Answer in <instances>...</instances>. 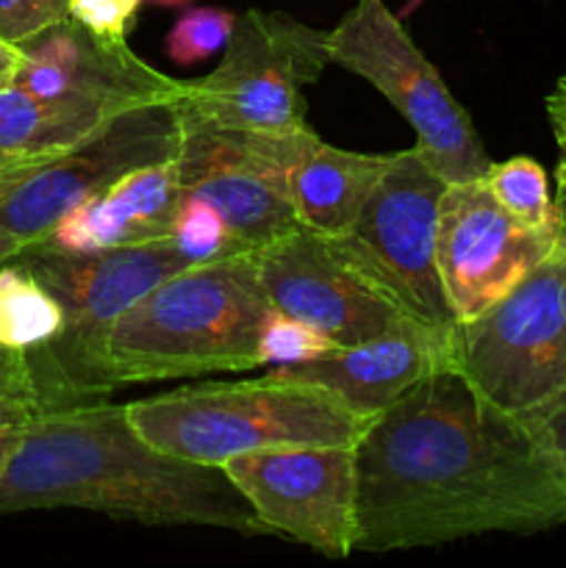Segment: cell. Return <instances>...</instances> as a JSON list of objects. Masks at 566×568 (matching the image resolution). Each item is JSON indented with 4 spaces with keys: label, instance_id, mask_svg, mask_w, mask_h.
Segmentation results:
<instances>
[{
    "label": "cell",
    "instance_id": "cell-27",
    "mask_svg": "<svg viewBox=\"0 0 566 568\" xmlns=\"http://www.w3.org/2000/svg\"><path fill=\"white\" fill-rule=\"evenodd\" d=\"M549 128L558 144V166H555V211H558L560 236H566V75L558 78L553 92L544 100Z\"/></svg>",
    "mask_w": 566,
    "mask_h": 568
},
{
    "label": "cell",
    "instance_id": "cell-25",
    "mask_svg": "<svg viewBox=\"0 0 566 568\" xmlns=\"http://www.w3.org/2000/svg\"><path fill=\"white\" fill-rule=\"evenodd\" d=\"M142 0H67V14L109 42H128Z\"/></svg>",
    "mask_w": 566,
    "mask_h": 568
},
{
    "label": "cell",
    "instance_id": "cell-5",
    "mask_svg": "<svg viewBox=\"0 0 566 568\" xmlns=\"http://www.w3.org/2000/svg\"><path fill=\"white\" fill-rule=\"evenodd\" d=\"M17 258L64 308L59 336L48 347L28 353L39 410L72 408L109 397L117 383L105 358V342L114 322L155 283L194 264L172 239L87 255L28 244Z\"/></svg>",
    "mask_w": 566,
    "mask_h": 568
},
{
    "label": "cell",
    "instance_id": "cell-11",
    "mask_svg": "<svg viewBox=\"0 0 566 568\" xmlns=\"http://www.w3.org/2000/svg\"><path fill=\"white\" fill-rule=\"evenodd\" d=\"M272 536L344 560L358 544L355 447H281L220 466Z\"/></svg>",
    "mask_w": 566,
    "mask_h": 568
},
{
    "label": "cell",
    "instance_id": "cell-3",
    "mask_svg": "<svg viewBox=\"0 0 566 568\" xmlns=\"http://www.w3.org/2000/svg\"><path fill=\"white\" fill-rule=\"evenodd\" d=\"M272 303L253 255L183 266L137 300L105 342L117 386L259 369Z\"/></svg>",
    "mask_w": 566,
    "mask_h": 568
},
{
    "label": "cell",
    "instance_id": "cell-30",
    "mask_svg": "<svg viewBox=\"0 0 566 568\" xmlns=\"http://www.w3.org/2000/svg\"><path fill=\"white\" fill-rule=\"evenodd\" d=\"M544 430H547L549 444H553V449L558 453L560 466H564V471H566V403L560 405V408L555 410L547 422H544Z\"/></svg>",
    "mask_w": 566,
    "mask_h": 568
},
{
    "label": "cell",
    "instance_id": "cell-15",
    "mask_svg": "<svg viewBox=\"0 0 566 568\" xmlns=\"http://www.w3.org/2000/svg\"><path fill=\"white\" fill-rule=\"evenodd\" d=\"M11 87L37 98H81L111 109L181 98L183 81L139 59L128 42L94 37L72 17L26 39Z\"/></svg>",
    "mask_w": 566,
    "mask_h": 568
},
{
    "label": "cell",
    "instance_id": "cell-18",
    "mask_svg": "<svg viewBox=\"0 0 566 568\" xmlns=\"http://www.w3.org/2000/svg\"><path fill=\"white\" fill-rule=\"evenodd\" d=\"M111 114L117 109L94 100L37 98L11 83L0 87V159H50L87 139Z\"/></svg>",
    "mask_w": 566,
    "mask_h": 568
},
{
    "label": "cell",
    "instance_id": "cell-34",
    "mask_svg": "<svg viewBox=\"0 0 566 568\" xmlns=\"http://www.w3.org/2000/svg\"><path fill=\"white\" fill-rule=\"evenodd\" d=\"M148 3H155V6H183V3H192V0H148Z\"/></svg>",
    "mask_w": 566,
    "mask_h": 568
},
{
    "label": "cell",
    "instance_id": "cell-19",
    "mask_svg": "<svg viewBox=\"0 0 566 568\" xmlns=\"http://www.w3.org/2000/svg\"><path fill=\"white\" fill-rule=\"evenodd\" d=\"M64 308L55 294L22 264H0V344L20 353H37L59 336Z\"/></svg>",
    "mask_w": 566,
    "mask_h": 568
},
{
    "label": "cell",
    "instance_id": "cell-32",
    "mask_svg": "<svg viewBox=\"0 0 566 568\" xmlns=\"http://www.w3.org/2000/svg\"><path fill=\"white\" fill-rule=\"evenodd\" d=\"M20 250H22V244L17 242V239H11L9 233L0 231V264L17 258V255H20Z\"/></svg>",
    "mask_w": 566,
    "mask_h": 568
},
{
    "label": "cell",
    "instance_id": "cell-14",
    "mask_svg": "<svg viewBox=\"0 0 566 568\" xmlns=\"http://www.w3.org/2000/svg\"><path fill=\"white\" fill-rule=\"evenodd\" d=\"M178 155L183 194L205 200L228 225L242 255L303 231L289 209L261 131H225L186 120Z\"/></svg>",
    "mask_w": 566,
    "mask_h": 568
},
{
    "label": "cell",
    "instance_id": "cell-13",
    "mask_svg": "<svg viewBox=\"0 0 566 568\" xmlns=\"http://www.w3.org/2000/svg\"><path fill=\"white\" fill-rule=\"evenodd\" d=\"M253 261L272 308L311 325L336 347L370 342L405 320L325 236L294 231L259 250Z\"/></svg>",
    "mask_w": 566,
    "mask_h": 568
},
{
    "label": "cell",
    "instance_id": "cell-20",
    "mask_svg": "<svg viewBox=\"0 0 566 568\" xmlns=\"http://www.w3.org/2000/svg\"><path fill=\"white\" fill-rule=\"evenodd\" d=\"M105 194L117 205L125 225L131 227L133 242L144 244L155 239H170L172 220L183 200L178 159L131 172L105 189Z\"/></svg>",
    "mask_w": 566,
    "mask_h": 568
},
{
    "label": "cell",
    "instance_id": "cell-24",
    "mask_svg": "<svg viewBox=\"0 0 566 568\" xmlns=\"http://www.w3.org/2000/svg\"><path fill=\"white\" fill-rule=\"evenodd\" d=\"M336 344L305 322L272 308L261 325L259 336V366L277 369V366H300L322 358Z\"/></svg>",
    "mask_w": 566,
    "mask_h": 568
},
{
    "label": "cell",
    "instance_id": "cell-1",
    "mask_svg": "<svg viewBox=\"0 0 566 568\" xmlns=\"http://www.w3.org/2000/svg\"><path fill=\"white\" fill-rule=\"evenodd\" d=\"M355 477V552L566 525V471L544 425L499 410L455 369L425 377L370 422Z\"/></svg>",
    "mask_w": 566,
    "mask_h": 568
},
{
    "label": "cell",
    "instance_id": "cell-17",
    "mask_svg": "<svg viewBox=\"0 0 566 568\" xmlns=\"http://www.w3.org/2000/svg\"><path fill=\"white\" fill-rule=\"evenodd\" d=\"M266 144L300 227L325 239L342 236L353 225L392 161V153H355L322 142L311 128L266 133Z\"/></svg>",
    "mask_w": 566,
    "mask_h": 568
},
{
    "label": "cell",
    "instance_id": "cell-10",
    "mask_svg": "<svg viewBox=\"0 0 566 568\" xmlns=\"http://www.w3.org/2000/svg\"><path fill=\"white\" fill-rule=\"evenodd\" d=\"M183 111L178 98L139 103L100 122L87 139L42 161L22 164L0 186V231L28 247L120 178L181 155Z\"/></svg>",
    "mask_w": 566,
    "mask_h": 568
},
{
    "label": "cell",
    "instance_id": "cell-2",
    "mask_svg": "<svg viewBox=\"0 0 566 568\" xmlns=\"http://www.w3.org/2000/svg\"><path fill=\"white\" fill-rule=\"evenodd\" d=\"M92 510L148 527H211L272 536L220 466L161 453L139 436L125 405L39 410L0 471V516Z\"/></svg>",
    "mask_w": 566,
    "mask_h": 568
},
{
    "label": "cell",
    "instance_id": "cell-7",
    "mask_svg": "<svg viewBox=\"0 0 566 568\" xmlns=\"http://www.w3.org/2000/svg\"><path fill=\"white\" fill-rule=\"evenodd\" d=\"M331 64L364 78L416 133V148L447 183L475 181L494 164L469 111L453 98L442 72L416 48L403 17L386 0H355L327 31Z\"/></svg>",
    "mask_w": 566,
    "mask_h": 568
},
{
    "label": "cell",
    "instance_id": "cell-28",
    "mask_svg": "<svg viewBox=\"0 0 566 568\" xmlns=\"http://www.w3.org/2000/svg\"><path fill=\"white\" fill-rule=\"evenodd\" d=\"M0 405H22L39 410L28 355L0 344Z\"/></svg>",
    "mask_w": 566,
    "mask_h": 568
},
{
    "label": "cell",
    "instance_id": "cell-8",
    "mask_svg": "<svg viewBox=\"0 0 566 568\" xmlns=\"http://www.w3.org/2000/svg\"><path fill=\"white\" fill-rule=\"evenodd\" d=\"M327 31L286 11L250 9L239 14L222 59L209 75L183 81L186 120L225 131L286 133L305 125L303 89L320 81Z\"/></svg>",
    "mask_w": 566,
    "mask_h": 568
},
{
    "label": "cell",
    "instance_id": "cell-6",
    "mask_svg": "<svg viewBox=\"0 0 566 568\" xmlns=\"http://www.w3.org/2000/svg\"><path fill=\"white\" fill-rule=\"evenodd\" d=\"M453 369L516 419L566 403V236L499 303L453 327Z\"/></svg>",
    "mask_w": 566,
    "mask_h": 568
},
{
    "label": "cell",
    "instance_id": "cell-22",
    "mask_svg": "<svg viewBox=\"0 0 566 568\" xmlns=\"http://www.w3.org/2000/svg\"><path fill=\"white\" fill-rule=\"evenodd\" d=\"M239 14L220 6H194L175 20L164 39V50L175 64H200L222 53L236 28Z\"/></svg>",
    "mask_w": 566,
    "mask_h": 568
},
{
    "label": "cell",
    "instance_id": "cell-29",
    "mask_svg": "<svg viewBox=\"0 0 566 568\" xmlns=\"http://www.w3.org/2000/svg\"><path fill=\"white\" fill-rule=\"evenodd\" d=\"M33 414H39V410L22 408V405H0V471L9 464L11 453L20 444Z\"/></svg>",
    "mask_w": 566,
    "mask_h": 568
},
{
    "label": "cell",
    "instance_id": "cell-26",
    "mask_svg": "<svg viewBox=\"0 0 566 568\" xmlns=\"http://www.w3.org/2000/svg\"><path fill=\"white\" fill-rule=\"evenodd\" d=\"M64 17L67 0H0V42L20 44Z\"/></svg>",
    "mask_w": 566,
    "mask_h": 568
},
{
    "label": "cell",
    "instance_id": "cell-31",
    "mask_svg": "<svg viewBox=\"0 0 566 568\" xmlns=\"http://www.w3.org/2000/svg\"><path fill=\"white\" fill-rule=\"evenodd\" d=\"M22 64V50L17 44L0 42V87H9L14 81L17 70Z\"/></svg>",
    "mask_w": 566,
    "mask_h": 568
},
{
    "label": "cell",
    "instance_id": "cell-35",
    "mask_svg": "<svg viewBox=\"0 0 566 568\" xmlns=\"http://www.w3.org/2000/svg\"><path fill=\"white\" fill-rule=\"evenodd\" d=\"M420 3H422V0H411V3H408V9H405V14H411V11H414L416 6H420Z\"/></svg>",
    "mask_w": 566,
    "mask_h": 568
},
{
    "label": "cell",
    "instance_id": "cell-12",
    "mask_svg": "<svg viewBox=\"0 0 566 568\" xmlns=\"http://www.w3.org/2000/svg\"><path fill=\"white\" fill-rule=\"evenodd\" d=\"M558 242V231L514 220L483 178L447 183L438 200L436 264L455 322L475 320L499 303Z\"/></svg>",
    "mask_w": 566,
    "mask_h": 568
},
{
    "label": "cell",
    "instance_id": "cell-4",
    "mask_svg": "<svg viewBox=\"0 0 566 568\" xmlns=\"http://www.w3.org/2000/svg\"><path fill=\"white\" fill-rule=\"evenodd\" d=\"M125 414L155 449L205 466L281 447H355L372 422L327 388L270 372L137 399Z\"/></svg>",
    "mask_w": 566,
    "mask_h": 568
},
{
    "label": "cell",
    "instance_id": "cell-16",
    "mask_svg": "<svg viewBox=\"0 0 566 568\" xmlns=\"http://www.w3.org/2000/svg\"><path fill=\"white\" fill-rule=\"evenodd\" d=\"M444 369H453V331L403 320L370 342L336 347L309 364L277 366L270 375L327 388L353 410L375 419L416 383Z\"/></svg>",
    "mask_w": 566,
    "mask_h": 568
},
{
    "label": "cell",
    "instance_id": "cell-9",
    "mask_svg": "<svg viewBox=\"0 0 566 568\" xmlns=\"http://www.w3.org/2000/svg\"><path fill=\"white\" fill-rule=\"evenodd\" d=\"M444 186L447 181L436 175L416 144L397 150L353 225L331 244L405 320L453 331L458 322L436 264Z\"/></svg>",
    "mask_w": 566,
    "mask_h": 568
},
{
    "label": "cell",
    "instance_id": "cell-33",
    "mask_svg": "<svg viewBox=\"0 0 566 568\" xmlns=\"http://www.w3.org/2000/svg\"><path fill=\"white\" fill-rule=\"evenodd\" d=\"M22 164H28V161H14V159H0V186H3L6 181H9L11 175H14L17 170H20Z\"/></svg>",
    "mask_w": 566,
    "mask_h": 568
},
{
    "label": "cell",
    "instance_id": "cell-23",
    "mask_svg": "<svg viewBox=\"0 0 566 568\" xmlns=\"http://www.w3.org/2000/svg\"><path fill=\"white\" fill-rule=\"evenodd\" d=\"M170 239L194 264L225 258V255H242L214 205L192 197V194H183L175 220H172Z\"/></svg>",
    "mask_w": 566,
    "mask_h": 568
},
{
    "label": "cell",
    "instance_id": "cell-21",
    "mask_svg": "<svg viewBox=\"0 0 566 568\" xmlns=\"http://www.w3.org/2000/svg\"><path fill=\"white\" fill-rule=\"evenodd\" d=\"M488 192L494 194L499 205L508 211L522 225L536 227V231H558V211L555 197L549 194V181L544 166L536 159L516 155V159L499 161L488 166L483 175Z\"/></svg>",
    "mask_w": 566,
    "mask_h": 568
}]
</instances>
